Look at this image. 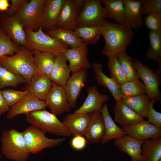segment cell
Masks as SVG:
<instances>
[{
	"instance_id": "cell-1",
	"label": "cell",
	"mask_w": 161,
	"mask_h": 161,
	"mask_svg": "<svg viewBox=\"0 0 161 161\" xmlns=\"http://www.w3.org/2000/svg\"><path fill=\"white\" fill-rule=\"evenodd\" d=\"M101 28V35L105 43L102 54L107 57L117 55L120 51L126 50L134 38L131 28L124 24L114 23L105 19Z\"/></svg>"
},
{
	"instance_id": "cell-2",
	"label": "cell",
	"mask_w": 161,
	"mask_h": 161,
	"mask_svg": "<svg viewBox=\"0 0 161 161\" xmlns=\"http://www.w3.org/2000/svg\"><path fill=\"white\" fill-rule=\"evenodd\" d=\"M0 64L12 72L23 76L27 83L35 74L41 73L35 64L33 51L24 46H19L17 52L13 55L0 57Z\"/></svg>"
},
{
	"instance_id": "cell-3",
	"label": "cell",
	"mask_w": 161,
	"mask_h": 161,
	"mask_svg": "<svg viewBox=\"0 0 161 161\" xmlns=\"http://www.w3.org/2000/svg\"><path fill=\"white\" fill-rule=\"evenodd\" d=\"M1 151L6 158L14 161H26L29 152L23 132L14 129L4 130L1 138Z\"/></svg>"
},
{
	"instance_id": "cell-4",
	"label": "cell",
	"mask_w": 161,
	"mask_h": 161,
	"mask_svg": "<svg viewBox=\"0 0 161 161\" xmlns=\"http://www.w3.org/2000/svg\"><path fill=\"white\" fill-rule=\"evenodd\" d=\"M25 115L27 123L45 133L65 137L71 136L57 116L45 109L32 111Z\"/></svg>"
},
{
	"instance_id": "cell-5",
	"label": "cell",
	"mask_w": 161,
	"mask_h": 161,
	"mask_svg": "<svg viewBox=\"0 0 161 161\" xmlns=\"http://www.w3.org/2000/svg\"><path fill=\"white\" fill-rule=\"evenodd\" d=\"M27 48L33 51L64 53L69 46L60 39L46 34L40 27L36 32H25Z\"/></svg>"
},
{
	"instance_id": "cell-6",
	"label": "cell",
	"mask_w": 161,
	"mask_h": 161,
	"mask_svg": "<svg viewBox=\"0 0 161 161\" xmlns=\"http://www.w3.org/2000/svg\"><path fill=\"white\" fill-rule=\"evenodd\" d=\"M45 1L46 0H27L14 16L18 20L25 32H36L40 27Z\"/></svg>"
},
{
	"instance_id": "cell-7",
	"label": "cell",
	"mask_w": 161,
	"mask_h": 161,
	"mask_svg": "<svg viewBox=\"0 0 161 161\" xmlns=\"http://www.w3.org/2000/svg\"><path fill=\"white\" fill-rule=\"evenodd\" d=\"M106 18H110L100 0H86L76 22V27H101Z\"/></svg>"
},
{
	"instance_id": "cell-8",
	"label": "cell",
	"mask_w": 161,
	"mask_h": 161,
	"mask_svg": "<svg viewBox=\"0 0 161 161\" xmlns=\"http://www.w3.org/2000/svg\"><path fill=\"white\" fill-rule=\"evenodd\" d=\"M27 147L30 153H38L44 149L53 148L65 140L63 138L50 139L47 137L44 132L31 126L23 132Z\"/></svg>"
},
{
	"instance_id": "cell-9",
	"label": "cell",
	"mask_w": 161,
	"mask_h": 161,
	"mask_svg": "<svg viewBox=\"0 0 161 161\" xmlns=\"http://www.w3.org/2000/svg\"><path fill=\"white\" fill-rule=\"evenodd\" d=\"M133 64L139 78L143 83L146 94L150 100L155 103L161 102V93L159 87L161 83L160 77L148 66L143 64L138 59L133 60Z\"/></svg>"
},
{
	"instance_id": "cell-10",
	"label": "cell",
	"mask_w": 161,
	"mask_h": 161,
	"mask_svg": "<svg viewBox=\"0 0 161 161\" xmlns=\"http://www.w3.org/2000/svg\"><path fill=\"white\" fill-rule=\"evenodd\" d=\"M0 28L16 44L19 46L27 47L25 32L14 16H9L5 12H1L0 14Z\"/></svg>"
},
{
	"instance_id": "cell-11",
	"label": "cell",
	"mask_w": 161,
	"mask_h": 161,
	"mask_svg": "<svg viewBox=\"0 0 161 161\" xmlns=\"http://www.w3.org/2000/svg\"><path fill=\"white\" fill-rule=\"evenodd\" d=\"M87 70L82 69L72 73L64 88L70 108L77 106V100L87 80Z\"/></svg>"
},
{
	"instance_id": "cell-12",
	"label": "cell",
	"mask_w": 161,
	"mask_h": 161,
	"mask_svg": "<svg viewBox=\"0 0 161 161\" xmlns=\"http://www.w3.org/2000/svg\"><path fill=\"white\" fill-rule=\"evenodd\" d=\"M44 102L50 112L56 116H60L70 111L65 92L62 87L53 84Z\"/></svg>"
},
{
	"instance_id": "cell-13",
	"label": "cell",
	"mask_w": 161,
	"mask_h": 161,
	"mask_svg": "<svg viewBox=\"0 0 161 161\" xmlns=\"http://www.w3.org/2000/svg\"><path fill=\"white\" fill-rule=\"evenodd\" d=\"M89 52L87 44L83 43L80 46L68 48L64 53L71 72L74 73L82 69H89L92 67L87 58Z\"/></svg>"
},
{
	"instance_id": "cell-14",
	"label": "cell",
	"mask_w": 161,
	"mask_h": 161,
	"mask_svg": "<svg viewBox=\"0 0 161 161\" xmlns=\"http://www.w3.org/2000/svg\"><path fill=\"white\" fill-rule=\"evenodd\" d=\"M80 10L75 0H64L60 10L56 28H65L74 31Z\"/></svg>"
},
{
	"instance_id": "cell-15",
	"label": "cell",
	"mask_w": 161,
	"mask_h": 161,
	"mask_svg": "<svg viewBox=\"0 0 161 161\" xmlns=\"http://www.w3.org/2000/svg\"><path fill=\"white\" fill-rule=\"evenodd\" d=\"M46 107L44 101L29 92L21 100L11 107L7 113V117L11 119L18 115L25 114L32 111L45 109Z\"/></svg>"
},
{
	"instance_id": "cell-16",
	"label": "cell",
	"mask_w": 161,
	"mask_h": 161,
	"mask_svg": "<svg viewBox=\"0 0 161 161\" xmlns=\"http://www.w3.org/2000/svg\"><path fill=\"white\" fill-rule=\"evenodd\" d=\"M64 1V0H46L40 26L44 32L56 28L60 10Z\"/></svg>"
},
{
	"instance_id": "cell-17",
	"label": "cell",
	"mask_w": 161,
	"mask_h": 161,
	"mask_svg": "<svg viewBox=\"0 0 161 161\" xmlns=\"http://www.w3.org/2000/svg\"><path fill=\"white\" fill-rule=\"evenodd\" d=\"M122 129L128 135L144 140L161 137V128L144 120L136 124L123 127Z\"/></svg>"
},
{
	"instance_id": "cell-18",
	"label": "cell",
	"mask_w": 161,
	"mask_h": 161,
	"mask_svg": "<svg viewBox=\"0 0 161 161\" xmlns=\"http://www.w3.org/2000/svg\"><path fill=\"white\" fill-rule=\"evenodd\" d=\"M90 113L74 112L66 115L62 123L71 135L84 136L90 123Z\"/></svg>"
},
{
	"instance_id": "cell-19",
	"label": "cell",
	"mask_w": 161,
	"mask_h": 161,
	"mask_svg": "<svg viewBox=\"0 0 161 161\" xmlns=\"http://www.w3.org/2000/svg\"><path fill=\"white\" fill-rule=\"evenodd\" d=\"M87 96L82 106L75 112L90 113L100 111L103 104L110 100L106 95L99 92L96 86H92L86 89Z\"/></svg>"
},
{
	"instance_id": "cell-20",
	"label": "cell",
	"mask_w": 161,
	"mask_h": 161,
	"mask_svg": "<svg viewBox=\"0 0 161 161\" xmlns=\"http://www.w3.org/2000/svg\"><path fill=\"white\" fill-rule=\"evenodd\" d=\"M67 61L64 53L55 54L54 65L49 76L52 84L65 87L71 72Z\"/></svg>"
},
{
	"instance_id": "cell-21",
	"label": "cell",
	"mask_w": 161,
	"mask_h": 161,
	"mask_svg": "<svg viewBox=\"0 0 161 161\" xmlns=\"http://www.w3.org/2000/svg\"><path fill=\"white\" fill-rule=\"evenodd\" d=\"M52 85L49 76L38 73L32 78L25 90L40 100L44 101Z\"/></svg>"
},
{
	"instance_id": "cell-22",
	"label": "cell",
	"mask_w": 161,
	"mask_h": 161,
	"mask_svg": "<svg viewBox=\"0 0 161 161\" xmlns=\"http://www.w3.org/2000/svg\"><path fill=\"white\" fill-rule=\"evenodd\" d=\"M114 120L122 127L136 124L143 118L127 106L122 100L116 101L114 109Z\"/></svg>"
},
{
	"instance_id": "cell-23",
	"label": "cell",
	"mask_w": 161,
	"mask_h": 161,
	"mask_svg": "<svg viewBox=\"0 0 161 161\" xmlns=\"http://www.w3.org/2000/svg\"><path fill=\"white\" fill-rule=\"evenodd\" d=\"M144 141L127 135L115 139L114 144L121 151L127 154L131 161H140L141 147Z\"/></svg>"
},
{
	"instance_id": "cell-24",
	"label": "cell",
	"mask_w": 161,
	"mask_h": 161,
	"mask_svg": "<svg viewBox=\"0 0 161 161\" xmlns=\"http://www.w3.org/2000/svg\"><path fill=\"white\" fill-rule=\"evenodd\" d=\"M123 3L124 24L131 28L137 29L141 28L143 21L140 11V1L124 0Z\"/></svg>"
},
{
	"instance_id": "cell-25",
	"label": "cell",
	"mask_w": 161,
	"mask_h": 161,
	"mask_svg": "<svg viewBox=\"0 0 161 161\" xmlns=\"http://www.w3.org/2000/svg\"><path fill=\"white\" fill-rule=\"evenodd\" d=\"M104 132V122L100 110L91 113L90 123L84 135L87 140L92 143H99Z\"/></svg>"
},
{
	"instance_id": "cell-26",
	"label": "cell",
	"mask_w": 161,
	"mask_h": 161,
	"mask_svg": "<svg viewBox=\"0 0 161 161\" xmlns=\"http://www.w3.org/2000/svg\"><path fill=\"white\" fill-rule=\"evenodd\" d=\"M100 112L103 118L105 126L104 134L101 141L102 144H106L111 140L127 135L126 132L115 123L111 117L106 103L102 106Z\"/></svg>"
},
{
	"instance_id": "cell-27",
	"label": "cell",
	"mask_w": 161,
	"mask_h": 161,
	"mask_svg": "<svg viewBox=\"0 0 161 161\" xmlns=\"http://www.w3.org/2000/svg\"><path fill=\"white\" fill-rule=\"evenodd\" d=\"M150 46L145 53L148 59L152 60L158 64L155 72L161 76V30H150L148 33Z\"/></svg>"
},
{
	"instance_id": "cell-28",
	"label": "cell",
	"mask_w": 161,
	"mask_h": 161,
	"mask_svg": "<svg viewBox=\"0 0 161 161\" xmlns=\"http://www.w3.org/2000/svg\"><path fill=\"white\" fill-rule=\"evenodd\" d=\"M92 66L97 83L110 91L116 101L122 100L120 87L113 79L104 74L102 70V65L94 62L92 64Z\"/></svg>"
},
{
	"instance_id": "cell-29",
	"label": "cell",
	"mask_w": 161,
	"mask_h": 161,
	"mask_svg": "<svg viewBox=\"0 0 161 161\" xmlns=\"http://www.w3.org/2000/svg\"><path fill=\"white\" fill-rule=\"evenodd\" d=\"M140 161L161 160V137L144 140L141 147Z\"/></svg>"
},
{
	"instance_id": "cell-30",
	"label": "cell",
	"mask_w": 161,
	"mask_h": 161,
	"mask_svg": "<svg viewBox=\"0 0 161 161\" xmlns=\"http://www.w3.org/2000/svg\"><path fill=\"white\" fill-rule=\"evenodd\" d=\"M44 32L49 36L60 39L71 48L78 47L84 43L74 31L68 29L56 28Z\"/></svg>"
},
{
	"instance_id": "cell-31",
	"label": "cell",
	"mask_w": 161,
	"mask_h": 161,
	"mask_svg": "<svg viewBox=\"0 0 161 161\" xmlns=\"http://www.w3.org/2000/svg\"><path fill=\"white\" fill-rule=\"evenodd\" d=\"M122 100L127 106L140 116L147 118L150 99L146 94Z\"/></svg>"
},
{
	"instance_id": "cell-32",
	"label": "cell",
	"mask_w": 161,
	"mask_h": 161,
	"mask_svg": "<svg viewBox=\"0 0 161 161\" xmlns=\"http://www.w3.org/2000/svg\"><path fill=\"white\" fill-rule=\"evenodd\" d=\"M55 55L51 52L33 51L35 64L41 73L49 77L54 65Z\"/></svg>"
},
{
	"instance_id": "cell-33",
	"label": "cell",
	"mask_w": 161,
	"mask_h": 161,
	"mask_svg": "<svg viewBox=\"0 0 161 161\" xmlns=\"http://www.w3.org/2000/svg\"><path fill=\"white\" fill-rule=\"evenodd\" d=\"M107 15L110 18L114 19L117 23L124 24V6L123 0H102Z\"/></svg>"
},
{
	"instance_id": "cell-34",
	"label": "cell",
	"mask_w": 161,
	"mask_h": 161,
	"mask_svg": "<svg viewBox=\"0 0 161 161\" xmlns=\"http://www.w3.org/2000/svg\"><path fill=\"white\" fill-rule=\"evenodd\" d=\"M107 65L111 78L120 87L128 81L116 55H112L107 57Z\"/></svg>"
},
{
	"instance_id": "cell-35",
	"label": "cell",
	"mask_w": 161,
	"mask_h": 161,
	"mask_svg": "<svg viewBox=\"0 0 161 161\" xmlns=\"http://www.w3.org/2000/svg\"><path fill=\"white\" fill-rule=\"evenodd\" d=\"M25 83L26 81L23 76L12 72L0 64V89L7 86L15 87Z\"/></svg>"
},
{
	"instance_id": "cell-36",
	"label": "cell",
	"mask_w": 161,
	"mask_h": 161,
	"mask_svg": "<svg viewBox=\"0 0 161 161\" xmlns=\"http://www.w3.org/2000/svg\"><path fill=\"white\" fill-rule=\"evenodd\" d=\"M122 99L146 94L145 86L139 79L128 81L120 86Z\"/></svg>"
},
{
	"instance_id": "cell-37",
	"label": "cell",
	"mask_w": 161,
	"mask_h": 161,
	"mask_svg": "<svg viewBox=\"0 0 161 161\" xmlns=\"http://www.w3.org/2000/svg\"><path fill=\"white\" fill-rule=\"evenodd\" d=\"M74 31L84 43L95 44L101 35V27H82L75 29Z\"/></svg>"
},
{
	"instance_id": "cell-38",
	"label": "cell",
	"mask_w": 161,
	"mask_h": 161,
	"mask_svg": "<svg viewBox=\"0 0 161 161\" xmlns=\"http://www.w3.org/2000/svg\"><path fill=\"white\" fill-rule=\"evenodd\" d=\"M116 55L128 81L139 79L133 64V60L127 54L126 50L120 51Z\"/></svg>"
},
{
	"instance_id": "cell-39",
	"label": "cell",
	"mask_w": 161,
	"mask_h": 161,
	"mask_svg": "<svg viewBox=\"0 0 161 161\" xmlns=\"http://www.w3.org/2000/svg\"><path fill=\"white\" fill-rule=\"evenodd\" d=\"M19 47L0 28V57L14 55L18 50Z\"/></svg>"
},
{
	"instance_id": "cell-40",
	"label": "cell",
	"mask_w": 161,
	"mask_h": 161,
	"mask_svg": "<svg viewBox=\"0 0 161 161\" xmlns=\"http://www.w3.org/2000/svg\"><path fill=\"white\" fill-rule=\"evenodd\" d=\"M2 94L9 106H12L21 100L28 93V90L24 91L12 89H6L2 91Z\"/></svg>"
},
{
	"instance_id": "cell-41",
	"label": "cell",
	"mask_w": 161,
	"mask_h": 161,
	"mask_svg": "<svg viewBox=\"0 0 161 161\" xmlns=\"http://www.w3.org/2000/svg\"><path fill=\"white\" fill-rule=\"evenodd\" d=\"M140 11L142 15L155 12L161 14V0H140Z\"/></svg>"
},
{
	"instance_id": "cell-42",
	"label": "cell",
	"mask_w": 161,
	"mask_h": 161,
	"mask_svg": "<svg viewBox=\"0 0 161 161\" xmlns=\"http://www.w3.org/2000/svg\"><path fill=\"white\" fill-rule=\"evenodd\" d=\"M143 21L146 27L150 30H161V14L152 13L147 15Z\"/></svg>"
},
{
	"instance_id": "cell-43",
	"label": "cell",
	"mask_w": 161,
	"mask_h": 161,
	"mask_svg": "<svg viewBox=\"0 0 161 161\" xmlns=\"http://www.w3.org/2000/svg\"><path fill=\"white\" fill-rule=\"evenodd\" d=\"M155 103L154 100H150L147 118L149 123L161 128V113L154 109L153 106Z\"/></svg>"
},
{
	"instance_id": "cell-44",
	"label": "cell",
	"mask_w": 161,
	"mask_h": 161,
	"mask_svg": "<svg viewBox=\"0 0 161 161\" xmlns=\"http://www.w3.org/2000/svg\"><path fill=\"white\" fill-rule=\"evenodd\" d=\"M87 143L86 139L83 136L77 135L74 136L70 142V145L74 149L80 151L83 149Z\"/></svg>"
},
{
	"instance_id": "cell-45",
	"label": "cell",
	"mask_w": 161,
	"mask_h": 161,
	"mask_svg": "<svg viewBox=\"0 0 161 161\" xmlns=\"http://www.w3.org/2000/svg\"><path fill=\"white\" fill-rule=\"evenodd\" d=\"M27 0H11V5L5 12L9 16H14Z\"/></svg>"
},
{
	"instance_id": "cell-46",
	"label": "cell",
	"mask_w": 161,
	"mask_h": 161,
	"mask_svg": "<svg viewBox=\"0 0 161 161\" xmlns=\"http://www.w3.org/2000/svg\"><path fill=\"white\" fill-rule=\"evenodd\" d=\"M10 108L4 98L2 90L0 89V117L5 113L8 112Z\"/></svg>"
},
{
	"instance_id": "cell-47",
	"label": "cell",
	"mask_w": 161,
	"mask_h": 161,
	"mask_svg": "<svg viewBox=\"0 0 161 161\" xmlns=\"http://www.w3.org/2000/svg\"><path fill=\"white\" fill-rule=\"evenodd\" d=\"M8 0H0V11L1 12H5L10 6Z\"/></svg>"
},
{
	"instance_id": "cell-48",
	"label": "cell",
	"mask_w": 161,
	"mask_h": 161,
	"mask_svg": "<svg viewBox=\"0 0 161 161\" xmlns=\"http://www.w3.org/2000/svg\"><path fill=\"white\" fill-rule=\"evenodd\" d=\"M76 4L80 9L83 6L86 0H75Z\"/></svg>"
},
{
	"instance_id": "cell-49",
	"label": "cell",
	"mask_w": 161,
	"mask_h": 161,
	"mask_svg": "<svg viewBox=\"0 0 161 161\" xmlns=\"http://www.w3.org/2000/svg\"><path fill=\"white\" fill-rule=\"evenodd\" d=\"M1 154H0V159L1 158Z\"/></svg>"
},
{
	"instance_id": "cell-50",
	"label": "cell",
	"mask_w": 161,
	"mask_h": 161,
	"mask_svg": "<svg viewBox=\"0 0 161 161\" xmlns=\"http://www.w3.org/2000/svg\"><path fill=\"white\" fill-rule=\"evenodd\" d=\"M159 161H161V160H160Z\"/></svg>"
}]
</instances>
